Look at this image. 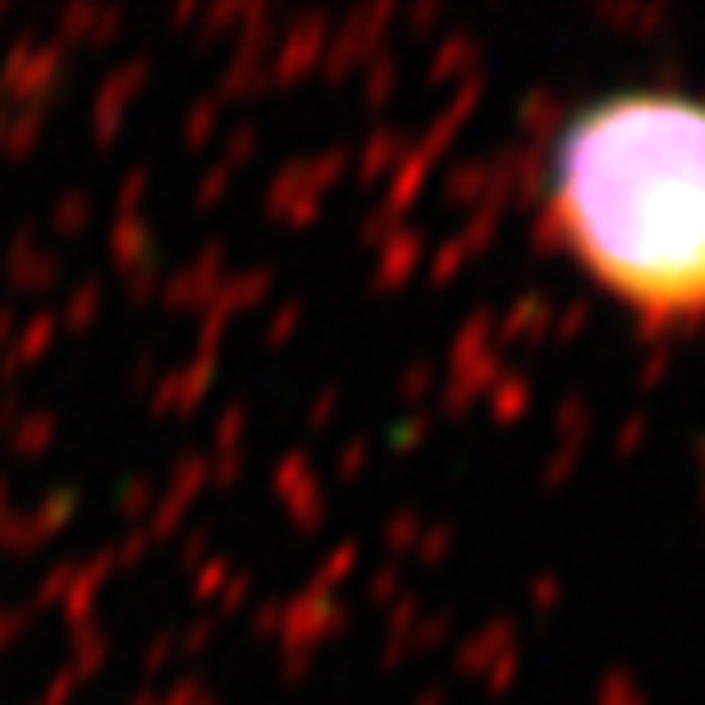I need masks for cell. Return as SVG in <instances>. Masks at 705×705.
Listing matches in <instances>:
<instances>
[{
  "instance_id": "cell-1",
  "label": "cell",
  "mask_w": 705,
  "mask_h": 705,
  "mask_svg": "<svg viewBox=\"0 0 705 705\" xmlns=\"http://www.w3.org/2000/svg\"><path fill=\"white\" fill-rule=\"evenodd\" d=\"M536 220L646 335L705 330V97L641 87L577 110Z\"/></svg>"
}]
</instances>
